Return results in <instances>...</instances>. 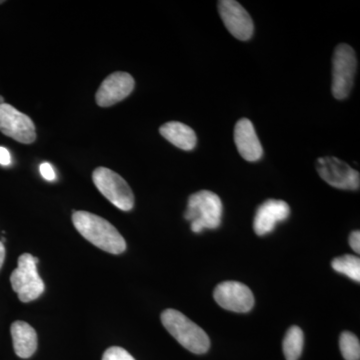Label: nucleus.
<instances>
[{
  "instance_id": "f257e3e1",
  "label": "nucleus",
  "mask_w": 360,
  "mask_h": 360,
  "mask_svg": "<svg viewBox=\"0 0 360 360\" xmlns=\"http://www.w3.org/2000/svg\"><path fill=\"white\" fill-rule=\"evenodd\" d=\"M72 222L77 231L96 248L112 255H120L127 250L122 234L103 217L87 212H75Z\"/></svg>"
},
{
  "instance_id": "f03ea898",
  "label": "nucleus",
  "mask_w": 360,
  "mask_h": 360,
  "mask_svg": "<svg viewBox=\"0 0 360 360\" xmlns=\"http://www.w3.org/2000/svg\"><path fill=\"white\" fill-rule=\"evenodd\" d=\"M161 322L168 333L193 354H203L210 349V340L205 331L179 310H165Z\"/></svg>"
},
{
  "instance_id": "7ed1b4c3",
  "label": "nucleus",
  "mask_w": 360,
  "mask_h": 360,
  "mask_svg": "<svg viewBox=\"0 0 360 360\" xmlns=\"http://www.w3.org/2000/svg\"><path fill=\"white\" fill-rule=\"evenodd\" d=\"M222 202L212 191H200L188 198L184 219L191 222L195 233L205 229H217L221 224Z\"/></svg>"
},
{
  "instance_id": "20e7f679",
  "label": "nucleus",
  "mask_w": 360,
  "mask_h": 360,
  "mask_svg": "<svg viewBox=\"0 0 360 360\" xmlns=\"http://www.w3.org/2000/svg\"><path fill=\"white\" fill-rule=\"evenodd\" d=\"M37 264L39 258L23 253L18 258V269L11 274V285L20 302H33L44 293V283L37 271Z\"/></svg>"
},
{
  "instance_id": "39448f33",
  "label": "nucleus",
  "mask_w": 360,
  "mask_h": 360,
  "mask_svg": "<svg viewBox=\"0 0 360 360\" xmlns=\"http://www.w3.org/2000/svg\"><path fill=\"white\" fill-rule=\"evenodd\" d=\"M356 68L357 59L354 49L348 44H338L333 53L331 85L333 96L338 101L349 96L354 87Z\"/></svg>"
},
{
  "instance_id": "423d86ee",
  "label": "nucleus",
  "mask_w": 360,
  "mask_h": 360,
  "mask_svg": "<svg viewBox=\"0 0 360 360\" xmlns=\"http://www.w3.org/2000/svg\"><path fill=\"white\" fill-rule=\"evenodd\" d=\"M92 179L101 194L123 212L134 208V195L127 182L110 168L98 167L92 174Z\"/></svg>"
},
{
  "instance_id": "0eeeda50",
  "label": "nucleus",
  "mask_w": 360,
  "mask_h": 360,
  "mask_svg": "<svg viewBox=\"0 0 360 360\" xmlns=\"http://www.w3.org/2000/svg\"><path fill=\"white\" fill-rule=\"evenodd\" d=\"M316 170L329 186L343 191H359L360 175L345 161L335 156L319 158L316 161Z\"/></svg>"
},
{
  "instance_id": "6e6552de",
  "label": "nucleus",
  "mask_w": 360,
  "mask_h": 360,
  "mask_svg": "<svg viewBox=\"0 0 360 360\" xmlns=\"http://www.w3.org/2000/svg\"><path fill=\"white\" fill-rule=\"evenodd\" d=\"M0 132L20 143L30 144L37 139L32 118L7 103L0 104Z\"/></svg>"
},
{
  "instance_id": "1a4fd4ad",
  "label": "nucleus",
  "mask_w": 360,
  "mask_h": 360,
  "mask_svg": "<svg viewBox=\"0 0 360 360\" xmlns=\"http://www.w3.org/2000/svg\"><path fill=\"white\" fill-rule=\"evenodd\" d=\"M215 302L222 309L229 311L245 314L250 311L255 305V296L252 291L245 284L238 281H225L215 288Z\"/></svg>"
},
{
  "instance_id": "9d476101",
  "label": "nucleus",
  "mask_w": 360,
  "mask_h": 360,
  "mask_svg": "<svg viewBox=\"0 0 360 360\" xmlns=\"http://www.w3.org/2000/svg\"><path fill=\"white\" fill-rule=\"evenodd\" d=\"M219 13L225 27L236 39L246 41L250 39L255 30L250 14L234 0H221L219 2Z\"/></svg>"
},
{
  "instance_id": "9b49d317",
  "label": "nucleus",
  "mask_w": 360,
  "mask_h": 360,
  "mask_svg": "<svg viewBox=\"0 0 360 360\" xmlns=\"http://www.w3.org/2000/svg\"><path fill=\"white\" fill-rule=\"evenodd\" d=\"M134 77L127 72L117 71L108 75L97 90L96 101L101 108H110L130 96L134 89Z\"/></svg>"
},
{
  "instance_id": "f8f14e48",
  "label": "nucleus",
  "mask_w": 360,
  "mask_h": 360,
  "mask_svg": "<svg viewBox=\"0 0 360 360\" xmlns=\"http://www.w3.org/2000/svg\"><path fill=\"white\" fill-rule=\"evenodd\" d=\"M290 207L285 201L269 200L257 208L253 229L258 236H264L276 229V224L288 219Z\"/></svg>"
},
{
  "instance_id": "ddd939ff",
  "label": "nucleus",
  "mask_w": 360,
  "mask_h": 360,
  "mask_svg": "<svg viewBox=\"0 0 360 360\" xmlns=\"http://www.w3.org/2000/svg\"><path fill=\"white\" fill-rule=\"evenodd\" d=\"M234 142L239 155L246 161L255 162L264 155V149L255 127L248 118H243L236 123L234 127Z\"/></svg>"
},
{
  "instance_id": "4468645a",
  "label": "nucleus",
  "mask_w": 360,
  "mask_h": 360,
  "mask_svg": "<svg viewBox=\"0 0 360 360\" xmlns=\"http://www.w3.org/2000/svg\"><path fill=\"white\" fill-rule=\"evenodd\" d=\"M11 331L16 355L25 359L32 357L37 349V335L34 328L25 321H15Z\"/></svg>"
},
{
  "instance_id": "2eb2a0df",
  "label": "nucleus",
  "mask_w": 360,
  "mask_h": 360,
  "mask_svg": "<svg viewBox=\"0 0 360 360\" xmlns=\"http://www.w3.org/2000/svg\"><path fill=\"white\" fill-rule=\"evenodd\" d=\"M160 132L167 141L182 150H193L198 143L195 132L184 123L179 122L165 123L160 127Z\"/></svg>"
},
{
  "instance_id": "dca6fc26",
  "label": "nucleus",
  "mask_w": 360,
  "mask_h": 360,
  "mask_svg": "<svg viewBox=\"0 0 360 360\" xmlns=\"http://www.w3.org/2000/svg\"><path fill=\"white\" fill-rule=\"evenodd\" d=\"M304 335L302 328L291 326L284 336L283 347V354L286 360H297L302 354Z\"/></svg>"
},
{
  "instance_id": "f3484780",
  "label": "nucleus",
  "mask_w": 360,
  "mask_h": 360,
  "mask_svg": "<svg viewBox=\"0 0 360 360\" xmlns=\"http://www.w3.org/2000/svg\"><path fill=\"white\" fill-rule=\"evenodd\" d=\"M331 266L336 272L345 274L352 281L360 283V259L359 257L345 255L336 257L331 262Z\"/></svg>"
},
{
  "instance_id": "a211bd4d",
  "label": "nucleus",
  "mask_w": 360,
  "mask_h": 360,
  "mask_svg": "<svg viewBox=\"0 0 360 360\" xmlns=\"http://www.w3.org/2000/svg\"><path fill=\"white\" fill-rule=\"evenodd\" d=\"M341 354L345 360L360 359V342L359 338L350 331L341 333L340 338Z\"/></svg>"
},
{
  "instance_id": "6ab92c4d",
  "label": "nucleus",
  "mask_w": 360,
  "mask_h": 360,
  "mask_svg": "<svg viewBox=\"0 0 360 360\" xmlns=\"http://www.w3.org/2000/svg\"><path fill=\"white\" fill-rule=\"evenodd\" d=\"M103 360H135L132 355L122 347H112L105 350Z\"/></svg>"
},
{
  "instance_id": "aec40b11",
  "label": "nucleus",
  "mask_w": 360,
  "mask_h": 360,
  "mask_svg": "<svg viewBox=\"0 0 360 360\" xmlns=\"http://www.w3.org/2000/svg\"><path fill=\"white\" fill-rule=\"evenodd\" d=\"M40 174L47 181H53L56 179V172L49 163L44 162L39 167Z\"/></svg>"
},
{
  "instance_id": "412c9836",
  "label": "nucleus",
  "mask_w": 360,
  "mask_h": 360,
  "mask_svg": "<svg viewBox=\"0 0 360 360\" xmlns=\"http://www.w3.org/2000/svg\"><path fill=\"white\" fill-rule=\"evenodd\" d=\"M349 245L352 246V250L356 252L357 255L360 252V232L355 231L352 232L349 236Z\"/></svg>"
},
{
  "instance_id": "4be33fe9",
  "label": "nucleus",
  "mask_w": 360,
  "mask_h": 360,
  "mask_svg": "<svg viewBox=\"0 0 360 360\" xmlns=\"http://www.w3.org/2000/svg\"><path fill=\"white\" fill-rule=\"evenodd\" d=\"M11 163V156L9 151L6 148L0 146V165H9Z\"/></svg>"
},
{
  "instance_id": "5701e85b",
  "label": "nucleus",
  "mask_w": 360,
  "mask_h": 360,
  "mask_svg": "<svg viewBox=\"0 0 360 360\" xmlns=\"http://www.w3.org/2000/svg\"><path fill=\"white\" fill-rule=\"evenodd\" d=\"M4 259H6V248H4V243L0 241V269L4 265Z\"/></svg>"
},
{
  "instance_id": "b1692460",
  "label": "nucleus",
  "mask_w": 360,
  "mask_h": 360,
  "mask_svg": "<svg viewBox=\"0 0 360 360\" xmlns=\"http://www.w3.org/2000/svg\"><path fill=\"white\" fill-rule=\"evenodd\" d=\"M4 103V96H0V104Z\"/></svg>"
},
{
  "instance_id": "393cba45",
  "label": "nucleus",
  "mask_w": 360,
  "mask_h": 360,
  "mask_svg": "<svg viewBox=\"0 0 360 360\" xmlns=\"http://www.w3.org/2000/svg\"><path fill=\"white\" fill-rule=\"evenodd\" d=\"M4 4V0H0V4Z\"/></svg>"
}]
</instances>
